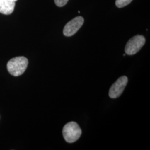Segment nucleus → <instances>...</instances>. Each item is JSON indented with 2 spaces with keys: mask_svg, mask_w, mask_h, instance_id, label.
I'll return each mask as SVG.
<instances>
[{
  "mask_svg": "<svg viewBox=\"0 0 150 150\" xmlns=\"http://www.w3.org/2000/svg\"><path fill=\"white\" fill-rule=\"evenodd\" d=\"M17 0H0V13L4 15H10L15 7Z\"/></svg>",
  "mask_w": 150,
  "mask_h": 150,
  "instance_id": "obj_6",
  "label": "nucleus"
},
{
  "mask_svg": "<svg viewBox=\"0 0 150 150\" xmlns=\"http://www.w3.org/2000/svg\"><path fill=\"white\" fill-rule=\"evenodd\" d=\"M128 82V78L123 76L118 78L113 84L109 90V96L111 98H116L121 96Z\"/></svg>",
  "mask_w": 150,
  "mask_h": 150,
  "instance_id": "obj_4",
  "label": "nucleus"
},
{
  "mask_svg": "<svg viewBox=\"0 0 150 150\" xmlns=\"http://www.w3.org/2000/svg\"><path fill=\"white\" fill-rule=\"evenodd\" d=\"M84 19L81 16H78L69 22L64 26L63 33L65 36L70 37L75 35L83 25Z\"/></svg>",
  "mask_w": 150,
  "mask_h": 150,
  "instance_id": "obj_5",
  "label": "nucleus"
},
{
  "mask_svg": "<svg viewBox=\"0 0 150 150\" xmlns=\"http://www.w3.org/2000/svg\"><path fill=\"white\" fill-rule=\"evenodd\" d=\"M62 134L64 138L68 143H74L80 139L82 131L79 125L71 121L66 124L63 128Z\"/></svg>",
  "mask_w": 150,
  "mask_h": 150,
  "instance_id": "obj_2",
  "label": "nucleus"
},
{
  "mask_svg": "<svg viewBox=\"0 0 150 150\" xmlns=\"http://www.w3.org/2000/svg\"><path fill=\"white\" fill-rule=\"evenodd\" d=\"M146 40L142 35H136L129 39L126 43L125 48V53L128 55H134L137 54L144 46Z\"/></svg>",
  "mask_w": 150,
  "mask_h": 150,
  "instance_id": "obj_3",
  "label": "nucleus"
},
{
  "mask_svg": "<svg viewBox=\"0 0 150 150\" xmlns=\"http://www.w3.org/2000/svg\"><path fill=\"white\" fill-rule=\"evenodd\" d=\"M28 61L25 57H16L8 62L7 67L11 75L13 76H19L25 72L28 66Z\"/></svg>",
  "mask_w": 150,
  "mask_h": 150,
  "instance_id": "obj_1",
  "label": "nucleus"
},
{
  "mask_svg": "<svg viewBox=\"0 0 150 150\" xmlns=\"http://www.w3.org/2000/svg\"><path fill=\"white\" fill-rule=\"evenodd\" d=\"M132 0H116V5L118 8H122L130 4Z\"/></svg>",
  "mask_w": 150,
  "mask_h": 150,
  "instance_id": "obj_7",
  "label": "nucleus"
},
{
  "mask_svg": "<svg viewBox=\"0 0 150 150\" xmlns=\"http://www.w3.org/2000/svg\"><path fill=\"white\" fill-rule=\"evenodd\" d=\"M69 0H54L56 5L59 7L64 6L68 2Z\"/></svg>",
  "mask_w": 150,
  "mask_h": 150,
  "instance_id": "obj_8",
  "label": "nucleus"
}]
</instances>
